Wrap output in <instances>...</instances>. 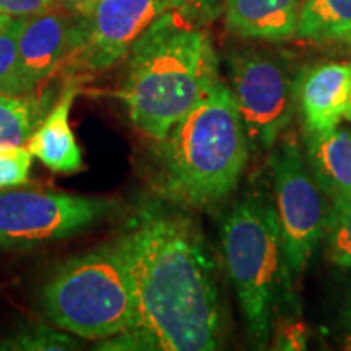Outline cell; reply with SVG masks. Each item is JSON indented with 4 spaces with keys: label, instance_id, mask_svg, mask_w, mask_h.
<instances>
[{
    "label": "cell",
    "instance_id": "cell-1",
    "mask_svg": "<svg viewBox=\"0 0 351 351\" xmlns=\"http://www.w3.org/2000/svg\"><path fill=\"white\" fill-rule=\"evenodd\" d=\"M134 287L135 322L98 350L210 351L221 346L213 262L194 219L147 205L117 236Z\"/></svg>",
    "mask_w": 351,
    "mask_h": 351
},
{
    "label": "cell",
    "instance_id": "cell-2",
    "mask_svg": "<svg viewBox=\"0 0 351 351\" xmlns=\"http://www.w3.org/2000/svg\"><path fill=\"white\" fill-rule=\"evenodd\" d=\"M219 80V59L205 26L166 10L127 54L119 96L132 125L161 140Z\"/></svg>",
    "mask_w": 351,
    "mask_h": 351
},
{
    "label": "cell",
    "instance_id": "cell-3",
    "mask_svg": "<svg viewBox=\"0 0 351 351\" xmlns=\"http://www.w3.org/2000/svg\"><path fill=\"white\" fill-rule=\"evenodd\" d=\"M249 138L231 88L221 78L156 140V191L165 199L205 208L238 187L249 161Z\"/></svg>",
    "mask_w": 351,
    "mask_h": 351
},
{
    "label": "cell",
    "instance_id": "cell-4",
    "mask_svg": "<svg viewBox=\"0 0 351 351\" xmlns=\"http://www.w3.org/2000/svg\"><path fill=\"white\" fill-rule=\"evenodd\" d=\"M41 307L56 327L85 340L129 332L135 322L134 287L117 239L52 270L41 288Z\"/></svg>",
    "mask_w": 351,
    "mask_h": 351
},
{
    "label": "cell",
    "instance_id": "cell-5",
    "mask_svg": "<svg viewBox=\"0 0 351 351\" xmlns=\"http://www.w3.org/2000/svg\"><path fill=\"white\" fill-rule=\"evenodd\" d=\"M223 261L238 295L249 337L265 348L280 289L289 288L275 205L263 192L238 200L221 226Z\"/></svg>",
    "mask_w": 351,
    "mask_h": 351
},
{
    "label": "cell",
    "instance_id": "cell-6",
    "mask_svg": "<svg viewBox=\"0 0 351 351\" xmlns=\"http://www.w3.org/2000/svg\"><path fill=\"white\" fill-rule=\"evenodd\" d=\"M275 212L289 282H300L307 262L326 234L328 210L295 140L271 153Z\"/></svg>",
    "mask_w": 351,
    "mask_h": 351
},
{
    "label": "cell",
    "instance_id": "cell-7",
    "mask_svg": "<svg viewBox=\"0 0 351 351\" xmlns=\"http://www.w3.org/2000/svg\"><path fill=\"white\" fill-rule=\"evenodd\" d=\"M228 75L252 150H270L298 106V77L270 52L244 49L228 56Z\"/></svg>",
    "mask_w": 351,
    "mask_h": 351
},
{
    "label": "cell",
    "instance_id": "cell-8",
    "mask_svg": "<svg viewBox=\"0 0 351 351\" xmlns=\"http://www.w3.org/2000/svg\"><path fill=\"white\" fill-rule=\"evenodd\" d=\"M117 202L64 192L0 191V247L26 249L90 230L116 213Z\"/></svg>",
    "mask_w": 351,
    "mask_h": 351
},
{
    "label": "cell",
    "instance_id": "cell-9",
    "mask_svg": "<svg viewBox=\"0 0 351 351\" xmlns=\"http://www.w3.org/2000/svg\"><path fill=\"white\" fill-rule=\"evenodd\" d=\"M169 8V0H98L88 15L80 16L69 70L78 73L111 69Z\"/></svg>",
    "mask_w": 351,
    "mask_h": 351
},
{
    "label": "cell",
    "instance_id": "cell-10",
    "mask_svg": "<svg viewBox=\"0 0 351 351\" xmlns=\"http://www.w3.org/2000/svg\"><path fill=\"white\" fill-rule=\"evenodd\" d=\"M80 32V16L60 8L25 19L19 39L15 95L36 93L38 86L54 75L75 49Z\"/></svg>",
    "mask_w": 351,
    "mask_h": 351
},
{
    "label": "cell",
    "instance_id": "cell-11",
    "mask_svg": "<svg viewBox=\"0 0 351 351\" xmlns=\"http://www.w3.org/2000/svg\"><path fill=\"white\" fill-rule=\"evenodd\" d=\"M351 64L324 62L298 75V106L307 134L333 129L345 119Z\"/></svg>",
    "mask_w": 351,
    "mask_h": 351
},
{
    "label": "cell",
    "instance_id": "cell-12",
    "mask_svg": "<svg viewBox=\"0 0 351 351\" xmlns=\"http://www.w3.org/2000/svg\"><path fill=\"white\" fill-rule=\"evenodd\" d=\"M77 96V80L70 78L62 95L39 122L26 147L44 166L60 174H75L83 169V158L70 127V109Z\"/></svg>",
    "mask_w": 351,
    "mask_h": 351
},
{
    "label": "cell",
    "instance_id": "cell-13",
    "mask_svg": "<svg viewBox=\"0 0 351 351\" xmlns=\"http://www.w3.org/2000/svg\"><path fill=\"white\" fill-rule=\"evenodd\" d=\"M302 0H225L230 33L247 39L282 41L295 36Z\"/></svg>",
    "mask_w": 351,
    "mask_h": 351
},
{
    "label": "cell",
    "instance_id": "cell-14",
    "mask_svg": "<svg viewBox=\"0 0 351 351\" xmlns=\"http://www.w3.org/2000/svg\"><path fill=\"white\" fill-rule=\"evenodd\" d=\"M307 163L324 194L351 195V130L346 127L307 134Z\"/></svg>",
    "mask_w": 351,
    "mask_h": 351
},
{
    "label": "cell",
    "instance_id": "cell-15",
    "mask_svg": "<svg viewBox=\"0 0 351 351\" xmlns=\"http://www.w3.org/2000/svg\"><path fill=\"white\" fill-rule=\"evenodd\" d=\"M295 38L337 41L351 38V0H302Z\"/></svg>",
    "mask_w": 351,
    "mask_h": 351
},
{
    "label": "cell",
    "instance_id": "cell-16",
    "mask_svg": "<svg viewBox=\"0 0 351 351\" xmlns=\"http://www.w3.org/2000/svg\"><path fill=\"white\" fill-rule=\"evenodd\" d=\"M51 108L47 96L0 93V147L26 145Z\"/></svg>",
    "mask_w": 351,
    "mask_h": 351
},
{
    "label": "cell",
    "instance_id": "cell-17",
    "mask_svg": "<svg viewBox=\"0 0 351 351\" xmlns=\"http://www.w3.org/2000/svg\"><path fill=\"white\" fill-rule=\"evenodd\" d=\"M80 348L78 340L62 328L46 324H28L0 340V350L8 351H69Z\"/></svg>",
    "mask_w": 351,
    "mask_h": 351
},
{
    "label": "cell",
    "instance_id": "cell-18",
    "mask_svg": "<svg viewBox=\"0 0 351 351\" xmlns=\"http://www.w3.org/2000/svg\"><path fill=\"white\" fill-rule=\"evenodd\" d=\"M327 251L335 265L350 269L351 267V195L333 199L328 210L327 226Z\"/></svg>",
    "mask_w": 351,
    "mask_h": 351
},
{
    "label": "cell",
    "instance_id": "cell-19",
    "mask_svg": "<svg viewBox=\"0 0 351 351\" xmlns=\"http://www.w3.org/2000/svg\"><path fill=\"white\" fill-rule=\"evenodd\" d=\"M25 19H8L0 26V93L15 95L19 39Z\"/></svg>",
    "mask_w": 351,
    "mask_h": 351
},
{
    "label": "cell",
    "instance_id": "cell-20",
    "mask_svg": "<svg viewBox=\"0 0 351 351\" xmlns=\"http://www.w3.org/2000/svg\"><path fill=\"white\" fill-rule=\"evenodd\" d=\"M33 155L26 145L0 147V191L23 186L29 178Z\"/></svg>",
    "mask_w": 351,
    "mask_h": 351
},
{
    "label": "cell",
    "instance_id": "cell-21",
    "mask_svg": "<svg viewBox=\"0 0 351 351\" xmlns=\"http://www.w3.org/2000/svg\"><path fill=\"white\" fill-rule=\"evenodd\" d=\"M169 5L195 25L207 26L221 15L225 0H169Z\"/></svg>",
    "mask_w": 351,
    "mask_h": 351
},
{
    "label": "cell",
    "instance_id": "cell-22",
    "mask_svg": "<svg viewBox=\"0 0 351 351\" xmlns=\"http://www.w3.org/2000/svg\"><path fill=\"white\" fill-rule=\"evenodd\" d=\"M307 341V328L301 320H289L280 324L276 330V350H304Z\"/></svg>",
    "mask_w": 351,
    "mask_h": 351
},
{
    "label": "cell",
    "instance_id": "cell-23",
    "mask_svg": "<svg viewBox=\"0 0 351 351\" xmlns=\"http://www.w3.org/2000/svg\"><path fill=\"white\" fill-rule=\"evenodd\" d=\"M52 7V0H0V15L28 19Z\"/></svg>",
    "mask_w": 351,
    "mask_h": 351
},
{
    "label": "cell",
    "instance_id": "cell-24",
    "mask_svg": "<svg viewBox=\"0 0 351 351\" xmlns=\"http://www.w3.org/2000/svg\"><path fill=\"white\" fill-rule=\"evenodd\" d=\"M98 0H52V7L72 13L75 16H85L91 12Z\"/></svg>",
    "mask_w": 351,
    "mask_h": 351
},
{
    "label": "cell",
    "instance_id": "cell-25",
    "mask_svg": "<svg viewBox=\"0 0 351 351\" xmlns=\"http://www.w3.org/2000/svg\"><path fill=\"white\" fill-rule=\"evenodd\" d=\"M345 119L351 122V91H350V98H348V106H346V112H345Z\"/></svg>",
    "mask_w": 351,
    "mask_h": 351
},
{
    "label": "cell",
    "instance_id": "cell-26",
    "mask_svg": "<svg viewBox=\"0 0 351 351\" xmlns=\"http://www.w3.org/2000/svg\"><path fill=\"white\" fill-rule=\"evenodd\" d=\"M346 322H348V326L351 328V306L348 307V313H346Z\"/></svg>",
    "mask_w": 351,
    "mask_h": 351
},
{
    "label": "cell",
    "instance_id": "cell-27",
    "mask_svg": "<svg viewBox=\"0 0 351 351\" xmlns=\"http://www.w3.org/2000/svg\"><path fill=\"white\" fill-rule=\"evenodd\" d=\"M8 19H12V16H5V15H0V26H2L3 23H5V21H7Z\"/></svg>",
    "mask_w": 351,
    "mask_h": 351
},
{
    "label": "cell",
    "instance_id": "cell-28",
    "mask_svg": "<svg viewBox=\"0 0 351 351\" xmlns=\"http://www.w3.org/2000/svg\"><path fill=\"white\" fill-rule=\"evenodd\" d=\"M348 41H350V44H351V38H350V39H348Z\"/></svg>",
    "mask_w": 351,
    "mask_h": 351
}]
</instances>
